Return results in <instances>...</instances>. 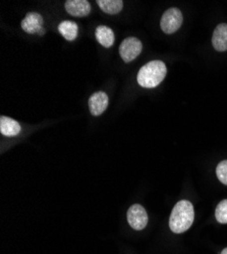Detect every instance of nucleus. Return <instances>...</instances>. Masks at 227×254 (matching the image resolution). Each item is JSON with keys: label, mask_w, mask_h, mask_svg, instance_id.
<instances>
[{"label": "nucleus", "mask_w": 227, "mask_h": 254, "mask_svg": "<svg viewBox=\"0 0 227 254\" xmlns=\"http://www.w3.org/2000/svg\"><path fill=\"white\" fill-rule=\"evenodd\" d=\"M195 210L194 205L189 200L178 201L172 211L169 219L170 230L176 234L188 231L194 223Z\"/></svg>", "instance_id": "obj_1"}, {"label": "nucleus", "mask_w": 227, "mask_h": 254, "mask_svg": "<svg viewBox=\"0 0 227 254\" xmlns=\"http://www.w3.org/2000/svg\"><path fill=\"white\" fill-rule=\"evenodd\" d=\"M167 69L165 63L160 60H153L144 65L138 73V82L141 87L152 89L162 82Z\"/></svg>", "instance_id": "obj_2"}, {"label": "nucleus", "mask_w": 227, "mask_h": 254, "mask_svg": "<svg viewBox=\"0 0 227 254\" xmlns=\"http://www.w3.org/2000/svg\"><path fill=\"white\" fill-rule=\"evenodd\" d=\"M182 13L178 8L172 7L165 11L161 17L160 27L165 34L175 33L182 25Z\"/></svg>", "instance_id": "obj_3"}, {"label": "nucleus", "mask_w": 227, "mask_h": 254, "mask_svg": "<svg viewBox=\"0 0 227 254\" xmlns=\"http://www.w3.org/2000/svg\"><path fill=\"white\" fill-rule=\"evenodd\" d=\"M142 42L136 37H129L122 41L119 46V54L122 60L129 63L136 59L142 52Z\"/></svg>", "instance_id": "obj_4"}, {"label": "nucleus", "mask_w": 227, "mask_h": 254, "mask_svg": "<svg viewBox=\"0 0 227 254\" xmlns=\"http://www.w3.org/2000/svg\"><path fill=\"white\" fill-rule=\"evenodd\" d=\"M128 222L130 226L137 231L145 229L148 224V215L146 209L141 204L132 205L128 210Z\"/></svg>", "instance_id": "obj_5"}, {"label": "nucleus", "mask_w": 227, "mask_h": 254, "mask_svg": "<svg viewBox=\"0 0 227 254\" xmlns=\"http://www.w3.org/2000/svg\"><path fill=\"white\" fill-rule=\"evenodd\" d=\"M108 96L104 92L94 93L89 99V109L92 115L100 116L107 109Z\"/></svg>", "instance_id": "obj_6"}, {"label": "nucleus", "mask_w": 227, "mask_h": 254, "mask_svg": "<svg viewBox=\"0 0 227 254\" xmlns=\"http://www.w3.org/2000/svg\"><path fill=\"white\" fill-rule=\"evenodd\" d=\"M20 26L28 34H39V32L43 29V17L37 12H29L22 20Z\"/></svg>", "instance_id": "obj_7"}, {"label": "nucleus", "mask_w": 227, "mask_h": 254, "mask_svg": "<svg viewBox=\"0 0 227 254\" xmlns=\"http://www.w3.org/2000/svg\"><path fill=\"white\" fill-rule=\"evenodd\" d=\"M67 11L77 17L87 16L91 11V5L86 0H68L66 2Z\"/></svg>", "instance_id": "obj_8"}, {"label": "nucleus", "mask_w": 227, "mask_h": 254, "mask_svg": "<svg viewBox=\"0 0 227 254\" xmlns=\"http://www.w3.org/2000/svg\"><path fill=\"white\" fill-rule=\"evenodd\" d=\"M212 44L215 50L219 52L227 50V24H220L216 27L212 37Z\"/></svg>", "instance_id": "obj_9"}, {"label": "nucleus", "mask_w": 227, "mask_h": 254, "mask_svg": "<svg viewBox=\"0 0 227 254\" xmlns=\"http://www.w3.org/2000/svg\"><path fill=\"white\" fill-rule=\"evenodd\" d=\"M0 131L5 136H15L20 131V125L17 121L9 117L1 116L0 117Z\"/></svg>", "instance_id": "obj_10"}, {"label": "nucleus", "mask_w": 227, "mask_h": 254, "mask_svg": "<svg viewBox=\"0 0 227 254\" xmlns=\"http://www.w3.org/2000/svg\"><path fill=\"white\" fill-rule=\"evenodd\" d=\"M95 36L99 43L105 48H109L114 43V33L106 26H99L96 29Z\"/></svg>", "instance_id": "obj_11"}, {"label": "nucleus", "mask_w": 227, "mask_h": 254, "mask_svg": "<svg viewBox=\"0 0 227 254\" xmlns=\"http://www.w3.org/2000/svg\"><path fill=\"white\" fill-rule=\"evenodd\" d=\"M58 31L68 41H74L77 37V25L72 20H64L58 26Z\"/></svg>", "instance_id": "obj_12"}, {"label": "nucleus", "mask_w": 227, "mask_h": 254, "mask_svg": "<svg viewBox=\"0 0 227 254\" xmlns=\"http://www.w3.org/2000/svg\"><path fill=\"white\" fill-rule=\"evenodd\" d=\"M97 3L103 11L108 14H116L123 7L121 0H98Z\"/></svg>", "instance_id": "obj_13"}, {"label": "nucleus", "mask_w": 227, "mask_h": 254, "mask_svg": "<svg viewBox=\"0 0 227 254\" xmlns=\"http://www.w3.org/2000/svg\"><path fill=\"white\" fill-rule=\"evenodd\" d=\"M215 217L218 223L227 224V199L219 202L215 210Z\"/></svg>", "instance_id": "obj_14"}, {"label": "nucleus", "mask_w": 227, "mask_h": 254, "mask_svg": "<svg viewBox=\"0 0 227 254\" xmlns=\"http://www.w3.org/2000/svg\"><path fill=\"white\" fill-rule=\"evenodd\" d=\"M216 175L220 182L227 185V160L222 161L216 168Z\"/></svg>", "instance_id": "obj_15"}, {"label": "nucleus", "mask_w": 227, "mask_h": 254, "mask_svg": "<svg viewBox=\"0 0 227 254\" xmlns=\"http://www.w3.org/2000/svg\"><path fill=\"white\" fill-rule=\"evenodd\" d=\"M44 33H45V30H44V29H42V30H41V31L39 32V36H43V35H44Z\"/></svg>", "instance_id": "obj_16"}, {"label": "nucleus", "mask_w": 227, "mask_h": 254, "mask_svg": "<svg viewBox=\"0 0 227 254\" xmlns=\"http://www.w3.org/2000/svg\"><path fill=\"white\" fill-rule=\"evenodd\" d=\"M221 254H227V248H225V249L221 252Z\"/></svg>", "instance_id": "obj_17"}]
</instances>
